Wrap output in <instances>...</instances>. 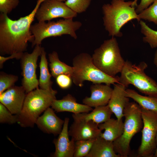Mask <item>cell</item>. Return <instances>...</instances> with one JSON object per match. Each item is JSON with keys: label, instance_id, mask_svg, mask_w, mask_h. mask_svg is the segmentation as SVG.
<instances>
[{"label": "cell", "instance_id": "cell-10", "mask_svg": "<svg viewBox=\"0 0 157 157\" xmlns=\"http://www.w3.org/2000/svg\"><path fill=\"white\" fill-rule=\"evenodd\" d=\"M42 48L40 45H36L31 53L24 52L20 59L23 77L22 86L27 94L38 88L39 80L36 71L38 59L41 55Z\"/></svg>", "mask_w": 157, "mask_h": 157}, {"label": "cell", "instance_id": "cell-32", "mask_svg": "<svg viewBox=\"0 0 157 157\" xmlns=\"http://www.w3.org/2000/svg\"><path fill=\"white\" fill-rule=\"evenodd\" d=\"M56 81L58 86L63 89H67L71 85L72 81L71 77L68 75L61 74L56 78Z\"/></svg>", "mask_w": 157, "mask_h": 157}, {"label": "cell", "instance_id": "cell-16", "mask_svg": "<svg viewBox=\"0 0 157 157\" xmlns=\"http://www.w3.org/2000/svg\"><path fill=\"white\" fill-rule=\"evenodd\" d=\"M90 96L86 97L83 99L84 104L92 108L108 104L113 90L110 85L93 84L90 86Z\"/></svg>", "mask_w": 157, "mask_h": 157}, {"label": "cell", "instance_id": "cell-8", "mask_svg": "<svg viewBox=\"0 0 157 157\" xmlns=\"http://www.w3.org/2000/svg\"><path fill=\"white\" fill-rule=\"evenodd\" d=\"M73 19H63L47 22H38L31 25L30 31L34 38L32 47L40 45L44 39L49 37L68 35L76 39L77 36L76 32L81 27L82 24L79 21H74Z\"/></svg>", "mask_w": 157, "mask_h": 157}, {"label": "cell", "instance_id": "cell-31", "mask_svg": "<svg viewBox=\"0 0 157 157\" xmlns=\"http://www.w3.org/2000/svg\"><path fill=\"white\" fill-rule=\"evenodd\" d=\"M19 0H0L1 13L8 14L18 6Z\"/></svg>", "mask_w": 157, "mask_h": 157}, {"label": "cell", "instance_id": "cell-5", "mask_svg": "<svg viewBox=\"0 0 157 157\" xmlns=\"http://www.w3.org/2000/svg\"><path fill=\"white\" fill-rule=\"evenodd\" d=\"M125 120L122 134L113 142L116 153L121 157H127L130 154L132 138L142 128L141 107L135 102H129L124 110Z\"/></svg>", "mask_w": 157, "mask_h": 157}, {"label": "cell", "instance_id": "cell-37", "mask_svg": "<svg viewBox=\"0 0 157 157\" xmlns=\"http://www.w3.org/2000/svg\"><path fill=\"white\" fill-rule=\"evenodd\" d=\"M138 0H134L133 1V3L134 5L135 6H137V2L138 1Z\"/></svg>", "mask_w": 157, "mask_h": 157}, {"label": "cell", "instance_id": "cell-20", "mask_svg": "<svg viewBox=\"0 0 157 157\" xmlns=\"http://www.w3.org/2000/svg\"><path fill=\"white\" fill-rule=\"evenodd\" d=\"M98 125L101 131L104 130L100 136L109 141H114L120 136L123 132L124 122L122 119L119 120L110 118Z\"/></svg>", "mask_w": 157, "mask_h": 157}, {"label": "cell", "instance_id": "cell-4", "mask_svg": "<svg viewBox=\"0 0 157 157\" xmlns=\"http://www.w3.org/2000/svg\"><path fill=\"white\" fill-rule=\"evenodd\" d=\"M72 64L74 71L72 78L77 86L82 87L86 81L93 84L104 83L109 85L119 83V77L110 76L103 72L94 64L92 56L87 53H82L76 56Z\"/></svg>", "mask_w": 157, "mask_h": 157}, {"label": "cell", "instance_id": "cell-9", "mask_svg": "<svg viewBox=\"0 0 157 157\" xmlns=\"http://www.w3.org/2000/svg\"><path fill=\"white\" fill-rule=\"evenodd\" d=\"M141 108L143 126L138 155L139 157H151L154 156L156 148L157 113Z\"/></svg>", "mask_w": 157, "mask_h": 157}, {"label": "cell", "instance_id": "cell-2", "mask_svg": "<svg viewBox=\"0 0 157 157\" xmlns=\"http://www.w3.org/2000/svg\"><path fill=\"white\" fill-rule=\"evenodd\" d=\"M135 8L133 1L125 0H111L103 5V24L109 36L120 37L121 29L125 24L133 19L140 21Z\"/></svg>", "mask_w": 157, "mask_h": 157}, {"label": "cell", "instance_id": "cell-26", "mask_svg": "<svg viewBox=\"0 0 157 157\" xmlns=\"http://www.w3.org/2000/svg\"><path fill=\"white\" fill-rule=\"evenodd\" d=\"M95 138L75 141L73 157H86L90 151Z\"/></svg>", "mask_w": 157, "mask_h": 157}, {"label": "cell", "instance_id": "cell-1", "mask_svg": "<svg viewBox=\"0 0 157 157\" xmlns=\"http://www.w3.org/2000/svg\"><path fill=\"white\" fill-rule=\"evenodd\" d=\"M44 0H38L34 9L28 15L17 20L10 19L8 14L0 15V54L2 56L23 53L28 42L34 38L30 31L31 24L41 3Z\"/></svg>", "mask_w": 157, "mask_h": 157}, {"label": "cell", "instance_id": "cell-30", "mask_svg": "<svg viewBox=\"0 0 157 157\" xmlns=\"http://www.w3.org/2000/svg\"><path fill=\"white\" fill-rule=\"evenodd\" d=\"M18 115L13 114L3 104L0 103V122L13 124L17 122Z\"/></svg>", "mask_w": 157, "mask_h": 157}, {"label": "cell", "instance_id": "cell-28", "mask_svg": "<svg viewBox=\"0 0 157 157\" xmlns=\"http://www.w3.org/2000/svg\"><path fill=\"white\" fill-rule=\"evenodd\" d=\"M18 76L8 74L3 72L0 73V94L6 90L15 85L18 81Z\"/></svg>", "mask_w": 157, "mask_h": 157}, {"label": "cell", "instance_id": "cell-3", "mask_svg": "<svg viewBox=\"0 0 157 157\" xmlns=\"http://www.w3.org/2000/svg\"><path fill=\"white\" fill-rule=\"evenodd\" d=\"M57 93L53 89L38 88L27 93L22 110L18 115L17 123L23 127H33L40 115L51 106Z\"/></svg>", "mask_w": 157, "mask_h": 157}, {"label": "cell", "instance_id": "cell-25", "mask_svg": "<svg viewBox=\"0 0 157 157\" xmlns=\"http://www.w3.org/2000/svg\"><path fill=\"white\" fill-rule=\"evenodd\" d=\"M139 22L141 32L144 36L143 41L148 44L151 48H157V31L151 28L142 20Z\"/></svg>", "mask_w": 157, "mask_h": 157}, {"label": "cell", "instance_id": "cell-35", "mask_svg": "<svg viewBox=\"0 0 157 157\" xmlns=\"http://www.w3.org/2000/svg\"><path fill=\"white\" fill-rule=\"evenodd\" d=\"M153 63L154 65L157 68V49L155 53L153 59Z\"/></svg>", "mask_w": 157, "mask_h": 157}, {"label": "cell", "instance_id": "cell-14", "mask_svg": "<svg viewBox=\"0 0 157 157\" xmlns=\"http://www.w3.org/2000/svg\"><path fill=\"white\" fill-rule=\"evenodd\" d=\"M54 111L51 108H48L43 114L38 118L35 124L44 133L56 136L61 131L64 120L57 116Z\"/></svg>", "mask_w": 157, "mask_h": 157}, {"label": "cell", "instance_id": "cell-17", "mask_svg": "<svg viewBox=\"0 0 157 157\" xmlns=\"http://www.w3.org/2000/svg\"><path fill=\"white\" fill-rule=\"evenodd\" d=\"M126 88L119 83L115 84L108 104L117 119L119 120L124 117V108L129 102V98L126 96Z\"/></svg>", "mask_w": 157, "mask_h": 157}, {"label": "cell", "instance_id": "cell-13", "mask_svg": "<svg viewBox=\"0 0 157 157\" xmlns=\"http://www.w3.org/2000/svg\"><path fill=\"white\" fill-rule=\"evenodd\" d=\"M98 125L92 121L73 120L68 130L69 135L75 141L96 138L102 132Z\"/></svg>", "mask_w": 157, "mask_h": 157}, {"label": "cell", "instance_id": "cell-6", "mask_svg": "<svg viewBox=\"0 0 157 157\" xmlns=\"http://www.w3.org/2000/svg\"><path fill=\"white\" fill-rule=\"evenodd\" d=\"M92 57L95 66L112 77L121 73L125 62L121 55L117 40L114 37L105 40L94 51Z\"/></svg>", "mask_w": 157, "mask_h": 157}, {"label": "cell", "instance_id": "cell-33", "mask_svg": "<svg viewBox=\"0 0 157 157\" xmlns=\"http://www.w3.org/2000/svg\"><path fill=\"white\" fill-rule=\"evenodd\" d=\"M156 1L157 0H141L140 4L137 5L135 9L136 13L138 14Z\"/></svg>", "mask_w": 157, "mask_h": 157}, {"label": "cell", "instance_id": "cell-23", "mask_svg": "<svg viewBox=\"0 0 157 157\" xmlns=\"http://www.w3.org/2000/svg\"><path fill=\"white\" fill-rule=\"evenodd\" d=\"M48 57L52 76L56 78L60 74H65L72 78L74 71L73 67L61 61L59 58L58 53L56 51H53L49 53Z\"/></svg>", "mask_w": 157, "mask_h": 157}, {"label": "cell", "instance_id": "cell-36", "mask_svg": "<svg viewBox=\"0 0 157 157\" xmlns=\"http://www.w3.org/2000/svg\"><path fill=\"white\" fill-rule=\"evenodd\" d=\"M156 148L153 156L157 157V134L156 138Z\"/></svg>", "mask_w": 157, "mask_h": 157}, {"label": "cell", "instance_id": "cell-7", "mask_svg": "<svg viewBox=\"0 0 157 157\" xmlns=\"http://www.w3.org/2000/svg\"><path fill=\"white\" fill-rule=\"evenodd\" d=\"M147 67L144 61L136 65L126 60L120 73L119 83L126 88L132 85L146 95L157 96V83L145 73Z\"/></svg>", "mask_w": 157, "mask_h": 157}, {"label": "cell", "instance_id": "cell-11", "mask_svg": "<svg viewBox=\"0 0 157 157\" xmlns=\"http://www.w3.org/2000/svg\"><path fill=\"white\" fill-rule=\"evenodd\" d=\"M77 15L65 2L57 0H44L38 8L35 17L38 22H42L58 18L73 19Z\"/></svg>", "mask_w": 157, "mask_h": 157}, {"label": "cell", "instance_id": "cell-21", "mask_svg": "<svg viewBox=\"0 0 157 157\" xmlns=\"http://www.w3.org/2000/svg\"><path fill=\"white\" fill-rule=\"evenodd\" d=\"M86 157H121L114 148L113 142L99 136L95 138L90 151Z\"/></svg>", "mask_w": 157, "mask_h": 157}, {"label": "cell", "instance_id": "cell-27", "mask_svg": "<svg viewBox=\"0 0 157 157\" xmlns=\"http://www.w3.org/2000/svg\"><path fill=\"white\" fill-rule=\"evenodd\" d=\"M141 19L148 21L157 25V1L138 14Z\"/></svg>", "mask_w": 157, "mask_h": 157}, {"label": "cell", "instance_id": "cell-29", "mask_svg": "<svg viewBox=\"0 0 157 157\" xmlns=\"http://www.w3.org/2000/svg\"><path fill=\"white\" fill-rule=\"evenodd\" d=\"M91 0H66L65 4L77 14L85 12L89 6Z\"/></svg>", "mask_w": 157, "mask_h": 157}, {"label": "cell", "instance_id": "cell-38", "mask_svg": "<svg viewBox=\"0 0 157 157\" xmlns=\"http://www.w3.org/2000/svg\"><path fill=\"white\" fill-rule=\"evenodd\" d=\"M58 1H61V2H63V1H65L66 0H57Z\"/></svg>", "mask_w": 157, "mask_h": 157}, {"label": "cell", "instance_id": "cell-15", "mask_svg": "<svg viewBox=\"0 0 157 157\" xmlns=\"http://www.w3.org/2000/svg\"><path fill=\"white\" fill-rule=\"evenodd\" d=\"M62 130L57 138L53 140L55 150L54 157H73L75 141L69 138L68 126L69 119L66 117Z\"/></svg>", "mask_w": 157, "mask_h": 157}, {"label": "cell", "instance_id": "cell-24", "mask_svg": "<svg viewBox=\"0 0 157 157\" xmlns=\"http://www.w3.org/2000/svg\"><path fill=\"white\" fill-rule=\"evenodd\" d=\"M46 55L44 49L42 47L39 65L40 70V76L38 80L39 86L41 89L51 90L53 89L52 88L53 82L51 79L52 75L49 70Z\"/></svg>", "mask_w": 157, "mask_h": 157}, {"label": "cell", "instance_id": "cell-19", "mask_svg": "<svg viewBox=\"0 0 157 157\" xmlns=\"http://www.w3.org/2000/svg\"><path fill=\"white\" fill-rule=\"evenodd\" d=\"M113 113L107 104L96 107L90 113L73 114L72 116L73 120L92 121L99 124L110 119Z\"/></svg>", "mask_w": 157, "mask_h": 157}, {"label": "cell", "instance_id": "cell-18", "mask_svg": "<svg viewBox=\"0 0 157 157\" xmlns=\"http://www.w3.org/2000/svg\"><path fill=\"white\" fill-rule=\"evenodd\" d=\"M51 106L57 112H67L74 114L89 113L93 109L86 105L77 103L76 99L70 94H68L62 99H54Z\"/></svg>", "mask_w": 157, "mask_h": 157}, {"label": "cell", "instance_id": "cell-34", "mask_svg": "<svg viewBox=\"0 0 157 157\" xmlns=\"http://www.w3.org/2000/svg\"><path fill=\"white\" fill-rule=\"evenodd\" d=\"M24 53L13 54L7 57H5L2 56L0 55V68L2 69L3 67V63L8 60L13 58H15L17 60L20 59Z\"/></svg>", "mask_w": 157, "mask_h": 157}, {"label": "cell", "instance_id": "cell-12", "mask_svg": "<svg viewBox=\"0 0 157 157\" xmlns=\"http://www.w3.org/2000/svg\"><path fill=\"white\" fill-rule=\"evenodd\" d=\"M23 87L14 85L0 94V102L13 114L20 113L26 96Z\"/></svg>", "mask_w": 157, "mask_h": 157}, {"label": "cell", "instance_id": "cell-22", "mask_svg": "<svg viewBox=\"0 0 157 157\" xmlns=\"http://www.w3.org/2000/svg\"><path fill=\"white\" fill-rule=\"evenodd\" d=\"M126 96L133 99L141 108L157 113V96H143L135 90L127 89Z\"/></svg>", "mask_w": 157, "mask_h": 157}]
</instances>
